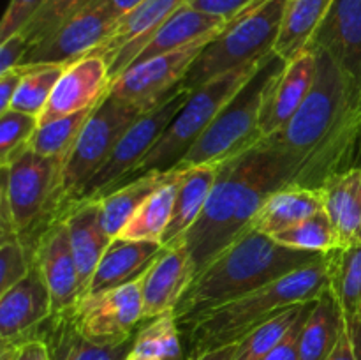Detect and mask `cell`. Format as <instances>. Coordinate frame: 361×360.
Instances as JSON below:
<instances>
[{"instance_id": "6da1fadb", "label": "cell", "mask_w": 361, "mask_h": 360, "mask_svg": "<svg viewBox=\"0 0 361 360\" xmlns=\"http://www.w3.org/2000/svg\"><path fill=\"white\" fill-rule=\"evenodd\" d=\"M314 52L317 73L309 95L267 140L295 162L298 186L321 189L331 175L355 168L360 104L337 62L326 52Z\"/></svg>"}, {"instance_id": "7a4b0ae2", "label": "cell", "mask_w": 361, "mask_h": 360, "mask_svg": "<svg viewBox=\"0 0 361 360\" xmlns=\"http://www.w3.org/2000/svg\"><path fill=\"white\" fill-rule=\"evenodd\" d=\"M293 184H298V168L267 138L222 162L203 212L182 239L194 274L250 228L268 194Z\"/></svg>"}, {"instance_id": "3957f363", "label": "cell", "mask_w": 361, "mask_h": 360, "mask_svg": "<svg viewBox=\"0 0 361 360\" xmlns=\"http://www.w3.org/2000/svg\"><path fill=\"white\" fill-rule=\"evenodd\" d=\"M323 256L324 254L286 247L274 236L249 228L215 256L180 296L173 309L180 330L183 334L212 311L300 270Z\"/></svg>"}, {"instance_id": "277c9868", "label": "cell", "mask_w": 361, "mask_h": 360, "mask_svg": "<svg viewBox=\"0 0 361 360\" xmlns=\"http://www.w3.org/2000/svg\"><path fill=\"white\" fill-rule=\"evenodd\" d=\"M330 286V265L324 254L263 288L240 296L201 318L185 335V359L207 349L238 342L286 307L312 302ZM183 359V360H185Z\"/></svg>"}, {"instance_id": "5b68a950", "label": "cell", "mask_w": 361, "mask_h": 360, "mask_svg": "<svg viewBox=\"0 0 361 360\" xmlns=\"http://www.w3.org/2000/svg\"><path fill=\"white\" fill-rule=\"evenodd\" d=\"M63 159L21 150L2 166V201L9 207L13 229L34 254L39 239L63 214Z\"/></svg>"}, {"instance_id": "8992f818", "label": "cell", "mask_w": 361, "mask_h": 360, "mask_svg": "<svg viewBox=\"0 0 361 360\" xmlns=\"http://www.w3.org/2000/svg\"><path fill=\"white\" fill-rule=\"evenodd\" d=\"M289 0H263L233 18L200 53L182 80L187 90H196L221 74L257 66L275 49Z\"/></svg>"}, {"instance_id": "52a82bcc", "label": "cell", "mask_w": 361, "mask_h": 360, "mask_svg": "<svg viewBox=\"0 0 361 360\" xmlns=\"http://www.w3.org/2000/svg\"><path fill=\"white\" fill-rule=\"evenodd\" d=\"M286 60L271 53L254 71L252 76L221 109L203 136L190 148L178 168L200 164H222L243 154L263 140L261 108L264 90L271 78L284 67Z\"/></svg>"}, {"instance_id": "ba28073f", "label": "cell", "mask_w": 361, "mask_h": 360, "mask_svg": "<svg viewBox=\"0 0 361 360\" xmlns=\"http://www.w3.org/2000/svg\"><path fill=\"white\" fill-rule=\"evenodd\" d=\"M257 66H249L221 74V76L214 78L208 83L201 85L200 88L190 92L183 108L176 113L168 129L162 133V136L152 147L147 157L137 164L129 180L137 179V176L150 172H169V169L178 168L180 162L190 152V148L200 141V138L210 127L215 116L228 104L229 99L252 76Z\"/></svg>"}, {"instance_id": "9c48e42d", "label": "cell", "mask_w": 361, "mask_h": 360, "mask_svg": "<svg viewBox=\"0 0 361 360\" xmlns=\"http://www.w3.org/2000/svg\"><path fill=\"white\" fill-rule=\"evenodd\" d=\"M143 113L145 109L140 106L106 92L88 116L76 145L63 162V212L80 201L92 176L108 161L120 138Z\"/></svg>"}, {"instance_id": "30bf717a", "label": "cell", "mask_w": 361, "mask_h": 360, "mask_svg": "<svg viewBox=\"0 0 361 360\" xmlns=\"http://www.w3.org/2000/svg\"><path fill=\"white\" fill-rule=\"evenodd\" d=\"M189 95L190 90H187L180 83L157 106L145 112L120 138L108 161L92 176V180L81 194L80 201L97 200V198L111 193L113 189L127 182L134 169L137 168V164L147 157L152 147L157 143L162 133L168 129L176 113L183 108Z\"/></svg>"}, {"instance_id": "8fae6325", "label": "cell", "mask_w": 361, "mask_h": 360, "mask_svg": "<svg viewBox=\"0 0 361 360\" xmlns=\"http://www.w3.org/2000/svg\"><path fill=\"white\" fill-rule=\"evenodd\" d=\"M215 35L217 34L207 35L175 52L162 53L154 59L134 64L111 80L108 92L148 112L182 83L194 60Z\"/></svg>"}, {"instance_id": "7c38bea8", "label": "cell", "mask_w": 361, "mask_h": 360, "mask_svg": "<svg viewBox=\"0 0 361 360\" xmlns=\"http://www.w3.org/2000/svg\"><path fill=\"white\" fill-rule=\"evenodd\" d=\"M73 313L76 327L90 341L99 344L129 341L143 323V277L83 296Z\"/></svg>"}, {"instance_id": "4fadbf2b", "label": "cell", "mask_w": 361, "mask_h": 360, "mask_svg": "<svg viewBox=\"0 0 361 360\" xmlns=\"http://www.w3.org/2000/svg\"><path fill=\"white\" fill-rule=\"evenodd\" d=\"M116 21L104 0H95L67 18L48 37L30 46L20 66H69L99 48Z\"/></svg>"}, {"instance_id": "5bb4252c", "label": "cell", "mask_w": 361, "mask_h": 360, "mask_svg": "<svg viewBox=\"0 0 361 360\" xmlns=\"http://www.w3.org/2000/svg\"><path fill=\"white\" fill-rule=\"evenodd\" d=\"M307 46L337 62L361 106V0H334Z\"/></svg>"}, {"instance_id": "9a60e30c", "label": "cell", "mask_w": 361, "mask_h": 360, "mask_svg": "<svg viewBox=\"0 0 361 360\" xmlns=\"http://www.w3.org/2000/svg\"><path fill=\"white\" fill-rule=\"evenodd\" d=\"M34 261L51 295L53 314L76 309L85 292L63 217L56 219L42 233L34 251Z\"/></svg>"}, {"instance_id": "2e32d148", "label": "cell", "mask_w": 361, "mask_h": 360, "mask_svg": "<svg viewBox=\"0 0 361 360\" xmlns=\"http://www.w3.org/2000/svg\"><path fill=\"white\" fill-rule=\"evenodd\" d=\"M51 314V295L34 261L27 277L0 295V348L35 337Z\"/></svg>"}, {"instance_id": "e0dca14e", "label": "cell", "mask_w": 361, "mask_h": 360, "mask_svg": "<svg viewBox=\"0 0 361 360\" xmlns=\"http://www.w3.org/2000/svg\"><path fill=\"white\" fill-rule=\"evenodd\" d=\"M317 73V53L310 46L284 64L268 83L261 108L263 138L281 131L309 95Z\"/></svg>"}, {"instance_id": "ac0fdd59", "label": "cell", "mask_w": 361, "mask_h": 360, "mask_svg": "<svg viewBox=\"0 0 361 360\" xmlns=\"http://www.w3.org/2000/svg\"><path fill=\"white\" fill-rule=\"evenodd\" d=\"M111 78L102 56L87 55L69 64L56 81L48 104L39 115V126L94 108L108 92Z\"/></svg>"}, {"instance_id": "d6986e66", "label": "cell", "mask_w": 361, "mask_h": 360, "mask_svg": "<svg viewBox=\"0 0 361 360\" xmlns=\"http://www.w3.org/2000/svg\"><path fill=\"white\" fill-rule=\"evenodd\" d=\"M194 275L192 260L183 240L166 247L143 277V321L173 313Z\"/></svg>"}, {"instance_id": "ffe728a7", "label": "cell", "mask_w": 361, "mask_h": 360, "mask_svg": "<svg viewBox=\"0 0 361 360\" xmlns=\"http://www.w3.org/2000/svg\"><path fill=\"white\" fill-rule=\"evenodd\" d=\"M166 247L152 240H127L116 236L99 261L85 296L118 288L145 277L152 265L161 258Z\"/></svg>"}, {"instance_id": "44dd1931", "label": "cell", "mask_w": 361, "mask_h": 360, "mask_svg": "<svg viewBox=\"0 0 361 360\" xmlns=\"http://www.w3.org/2000/svg\"><path fill=\"white\" fill-rule=\"evenodd\" d=\"M73 311L51 314L35 334L48 346L49 360H123L129 355L134 337L118 344L90 341L76 327Z\"/></svg>"}, {"instance_id": "7402d4cb", "label": "cell", "mask_w": 361, "mask_h": 360, "mask_svg": "<svg viewBox=\"0 0 361 360\" xmlns=\"http://www.w3.org/2000/svg\"><path fill=\"white\" fill-rule=\"evenodd\" d=\"M60 217L66 221L81 286L87 293L88 282L113 239L102 224L101 208L95 200L78 201L71 205Z\"/></svg>"}, {"instance_id": "603a6c76", "label": "cell", "mask_w": 361, "mask_h": 360, "mask_svg": "<svg viewBox=\"0 0 361 360\" xmlns=\"http://www.w3.org/2000/svg\"><path fill=\"white\" fill-rule=\"evenodd\" d=\"M323 208V189L293 184V186L281 187L264 198L259 210L254 215L250 228L264 235L275 236L312 217Z\"/></svg>"}, {"instance_id": "cb8c5ba5", "label": "cell", "mask_w": 361, "mask_h": 360, "mask_svg": "<svg viewBox=\"0 0 361 360\" xmlns=\"http://www.w3.org/2000/svg\"><path fill=\"white\" fill-rule=\"evenodd\" d=\"M229 21L231 20L201 13V11L185 4L152 34V37L148 39L143 49L137 53L136 60L130 66L143 62V60L154 59V56L162 55V53L175 52V49L183 48V46L190 44L197 39L207 37V35L219 34V32L224 30Z\"/></svg>"}, {"instance_id": "d4e9b609", "label": "cell", "mask_w": 361, "mask_h": 360, "mask_svg": "<svg viewBox=\"0 0 361 360\" xmlns=\"http://www.w3.org/2000/svg\"><path fill=\"white\" fill-rule=\"evenodd\" d=\"M221 164H200L183 168L176 191L173 214L162 235V246L169 247L180 242L203 212L208 196L215 186Z\"/></svg>"}, {"instance_id": "484cf974", "label": "cell", "mask_w": 361, "mask_h": 360, "mask_svg": "<svg viewBox=\"0 0 361 360\" xmlns=\"http://www.w3.org/2000/svg\"><path fill=\"white\" fill-rule=\"evenodd\" d=\"M321 189L324 210L337 229L341 247L361 242V168L335 173Z\"/></svg>"}, {"instance_id": "4316f807", "label": "cell", "mask_w": 361, "mask_h": 360, "mask_svg": "<svg viewBox=\"0 0 361 360\" xmlns=\"http://www.w3.org/2000/svg\"><path fill=\"white\" fill-rule=\"evenodd\" d=\"M345 318L328 286L312 304L298 339V360H328L344 330Z\"/></svg>"}, {"instance_id": "83f0119b", "label": "cell", "mask_w": 361, "mask_h": 360, "mask_svg": "<svg viewBox=\"0 0 361 360\" xmlns=\"http://www.w3.org/2000/svg\"><path fill=\"white\" fill-rule=\"evenodd\" d=\"M182 168L169 169V172H150L145 175L137 176V179L129 180V182L122 184L111 193L104 194V196L97 198L99 208H101L102 224H104L106 232L111 239L120 235L123 226L129 222L134 212L145 203L150 194H154L159 187L164 184L171 182L180 175Z\"/></svg>"}, {"instance_id": "f1b7e54d", "label": "cell", "mask_w": 361, "mask_h": 360, "mask_svg": "<svg viewBox=\"0 0 361 360\" xmlns=\"http://www.w3.org/2000/svg\"><path fill=\"white\" fill-rule=\"evenodd\" d=\"M334 0H289L274 53L286 62L307 48Z\"/></svg>"}, {"instance_id": "f546056e", "label": "cell", "mask_w": 361, "mask_h": 360, "mask_svg": "<svg viewBox=\"0 0 361 360\" xmlns=\"http://www.w3.org/2000/svg\"><path fill=\"white\" fill-rule=\"evenodd\" d=\"M330 288L345 320L361 318V242L338 247L326 254Z\"/></svg>"}, {"instance_id": "4dcf8cb0", "label": "cell", "mask_w": 361, "mask_h": 360, "mask_svg": "<svg viewBox=\"0 0 361 360\" xmlns=\"http://www.w3.org/2000/svg\"><path fill=\"white\" fill-rule=\"evenodd\" d=\"M182 173L183 168L175 180L164 184L154 194H150L145 200V203L134 212V215L123 226L118 236L127 240H152V242H161L162 235H164L166 228L169 224V219H171L173 205H175L176 191H178Z\"/></svg>"}, {"instance_id": "1f68e13d", "label": "cell", "mask_w": 361, "mask_h": 360, "mask_svg": "<svg viewBox=\"0 0 361 360\" xmlns=\"http://www.w3.org/2000/svg\"><path fill=\"white\" fill-rule=\"evenodd\" d=\"M312 302L295 304L286 307L274 318L264 321L250 334H247L242 341H238V352L235 360H263L284 341L289 332L296 327L300 320L312 309Z\"/></svg>"}, {"instance_id": "d6a6232c", "label": "cell", "mask_w": 361, "mask_h": 360, "mask_svg": "<svg viewBox=\"0 0 361 360\" xmlns=\"http://www.w3.org/2000/svg\"><path fill=\"white\" fill-rule=\"evenodd\" d=\"M130 352L161 360L185 359V344H182V330L175 314L166 313L143 321L134 334Z\"/></svg>"}, {"instance_id": "836d02e7", "label": "cell", "mask_w": 361, "mask_h": 360, "mask_svg": "<svg viewBox=\"0 0 361 360\" xmlns=\"http://www.w3.org/2000/svg\"><path fill=\"white\" fill-rule=\"evenodd\" d=\"M94 108L83 109V112L73 113V115L62 116V119H56L53 122L44 124V126H39L34 136L28 141V148L39 155L59 157L66 161Z\"/></svg>"}, {"instance_id": "e575fe53", "label": "cell", "mask_w": 361, "mask_h": 360, "mask_svg": "<svg viewBox=\"0 0 361 360\" xmlns=\"http://www.w3.org/2000/svg\"><path fill=\"white\" fill-rule=\"evenodd\" d=\"M279 244L291 249L309 251V253L328 254L341 247V239L337 235L334 222H331L328 212L321 210L312 217L305 219L300 224L281 232L274 236Z\"/></svg>"}, {"instance_id": "d590c367", "label": "cell", "mask_w": 361, "mask_h": 360, "mask_svg": "<svg viewBox=\"0 0 361 360\" xmlns=\"http://www.w3.org/2000/svg\"><path fill=\"white\" fill-rule=\"evenodd\" d=\"M67 66H28V73L14 94L11 108L14 112L35 116L42 113Z\"/></svg>"}, {"instance_id": "8d00e7d4", "label": "cell", "mask_w": 361, "mask_h": 360, "mask_svg": "<svg viewBox=\"0 0 361 360\" xmlns=\"http://www.w3.org/2000/svg\"><path fill=\"white\" fill-rule=\"evenodd\" d=\"M39 127V119L27 113H0V166H7L21 150L28 147V141Z\"/></svg>"}, {"instance_id": "74e56055", "label": "cell", "mask_w": 361, "mask_h": 360, "mask_svg": "<svg viewBox=\"0 0 361 360\" xmlns=\"http://www.w3.org/2000/svg\"><path fill=\"white\" fill-rule=\"evenodd\" d=\"M95 0H46L27 27L21 30L28 44L34 46L55 32L67 18L87 7Z\"/></svg>"}, {"instance_id": "f35d334b", "label": "cell", "mask_w": 361, "mask_h": 360, "mask_svg": "<svg viewBox=\"0 0 361 360\" xmlns=\"http://www.w3.org/2000/svg\"><path fill=\"white\" fill-rule=\"evenodd\" d=\"M34 267V254L18 236H6L0 244V295L25 279Z\"/></svg>"}, {"instance_id": "ab89813d", "label": "cell", "mask_w": 361, "mask_h": 360, "mask_svg": "<svg viewBox=\"0 0 361 360\" xmlns=\"http://www.w3.org/2000/svg\"><path fill=\"white\" fill-rule=\"evenodd\" d=\"M44 2L46 0H11L0 23V41L23 30Z\"/></svg>"}, {"instance_id": "60d3db41", "label": "cell", "mask_w": 361, "mask_h": 360, "mask_svg": "<svg viewBox=\"0 0 361 360\" xmlns=\"http://www.w3.org/2000/svg\"><path fill=\"white\" fill-rule=\"evenodd\" d=\"M259 2H263V0H189L187 4L192 6L194 9L201 11V13L224 18V20H233L245 11L252 9Z\"/></svg>"}, {"instance_id": "b9f144b4", "label": "cell", "mask_w": 361, "mask_h": 360, "mask_svg": "<svg viewBox=\"0 0 361 360\" xmlns=\"http://www.w3.org/2000/svg\"><path fill=\"white\" fill-rule=\"evenodd\" d=\"M328 360H361V318L345 320L341 339Z\"/></svg>"}, {"instance_id": "7bdbcfd3", "label": "cell", "mask_w": 361, "mask_h": 360, "mask_svg": "<svg viewBox=\"0 0 361 360\" xmlns=\"http://www.w3.org/2000/svg\"><path fill=\"white\" fill-rule=\"evenodd\" d=\"M0 360H49V352L41 337H32L16 346L0 348Z\"/></svg>"}, {"instance_id": "ee69618b", "label": "cell", "mask_w": 361, "mask_h": 360, "mask_svg": "<svg viewBox=\"0 0 361 360\" xmlns=\"http://www.w3.org/2000/svg\"><path fill=\"white\" fill-rule=\"evenodd\" d=\"M28 48H30V44L21 32L2 41V44H0V74L20 66L27 55Z\"/></svg>"}, {"instance_id": "f6af8a7d", "label": "cell", "mask_w": 361, "mask_h": 360, "mask_svg": "<svg viewBox=\"0 0 361 360\" xmlns=\"http://www.w3.org/2000/svg\"><path fill=\"white\" fill-rule=\"evenodd\" d=\"M27 73L28 66H16L0 74V113L7 112L11 108L14 94H16L18 87H20Z\"/></svg>"}, {"instance_id": "bcb514c9", "label": "cell", "mask_w": 361, "mask_h": 360, "mask_svg": "<svg viewBox=\"0 0 361 360\" xmlns=\"http://www.w3.org/2000/svg\"><path fill=\"white\" fill-rule=\"evenodd\" d=\"M307 316H309V314H305V316H303L302 320L296 323V327L289 332L288 337H286L284 341H282L281 344H279L277 348H275L274 352H271L270 355L263 360H298V339H300V332H302V327H303V323H305Z\"/></svg>"}, {"instance_id": "7dc6e473", "label": "cell", "mask_w": 361, "mask_h": 360, "mask_svg": "<svg viewBox=\"0 0 361 360\" xmlns=\"http://www.w3.org/2000/svg\"><path fill=\"white\" fill-rule=\"evenodd\" d=\"M236 352H238V342H231V344H224L219 346V348L201 352L185 360H235Z\"/></svg>"}, {"instance_id": "c3c4849f", "label": "cell", "mask_w": 361, "mask_h": 360, "mask_svg": "<svg viewBox=\"0 0 361 360\" xmlns=\"http://www.w3.org/2000/svg\"><path fill=\"white\" fill-rule=\"evenodd\" d=\"M145 0H104L106 7L113 13V16L116 20H120L122 16H126L127 13H130L133 9H136L140 4H143Z\"/></svg>"}, {"instance_id": "681fc988", "label": "cell", "mask_w": 361, "mask_h": 360, "mask_svg": "<svg viewBox=\"0 0 361 360\" xmlns=\"http://www.w3.org/2000/svg\"><path fill=\"white\" fill-rule=\"evenodd\" d=\"M361 168V106H360V119H358V145H356V159L355 168Z\"/></svg>"}, {"instance_id": "f907efd6", "label": "cell", "mask_w": 361, "mask_h": 360, "mask_svg": "<svg viewBox=\"0 0 361 360\" xmlns=\"http://www.w3.org/2000/svg\"><path fill=\"white\" fill-rule=\"evenodd\" d=\"M123 360H161V359H155V356H147V355H140V353H134L130 352L129 355L126 356Z\"/></svg>"}]
</instances>
